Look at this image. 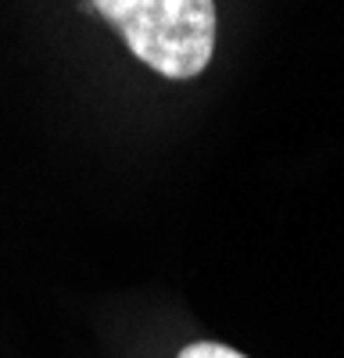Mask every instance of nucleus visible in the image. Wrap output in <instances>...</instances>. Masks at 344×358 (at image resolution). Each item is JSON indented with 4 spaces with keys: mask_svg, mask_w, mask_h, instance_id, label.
I'll return each instance as SVG.
<instances>
[{
    "mask_svg": "<svg viewBox=\"0 0 344 358\" xmlns=\"http://www.w3.org/2000/svg\"><path fill=\"white\" fill-rule=\"evenodd\" d=\"M129 54L172 83L197 79L215 54V0H90Z\"/></svg>",
    "mask_w": 344,
    "mask_h": 358,
    "instance_id": "f257e3e1",
    "label": "nucleus"
},
{
    "mask_svg": "<svg viewBox=\"0 0 344 358\" xmlns=\"http://www.w3.org/2000/svg\"><path fill=\"white\" fill-rule=\"evenodd\" d=\"M176 358H248V355L226 348V344H215V341H194V344H187Z\"/></svg>",
    "mask_w": 344,
    "mask_h": 358,
    "instance_id": "f03ea898",
    "label": "nucleus"
}]
</instances>
